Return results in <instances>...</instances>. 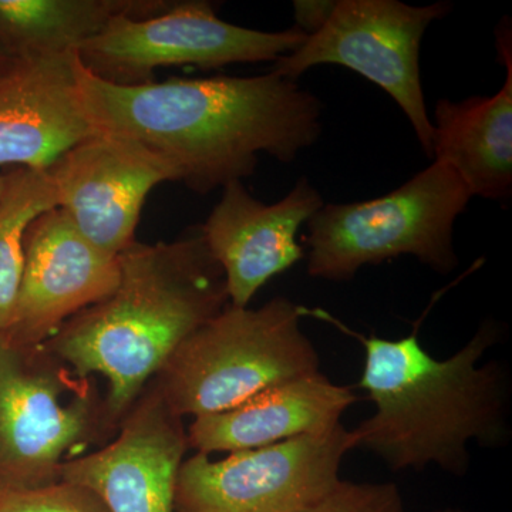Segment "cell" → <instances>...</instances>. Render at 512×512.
<instances>
[{
  "label": "cell",
  "mask_w": 512,
  "mask_h": 512,
  "mask_svg": "<svg viewBox=\"0 0 512 512\" xmlns=\"http://www.w3.org/2000/svg\"><path fill=\"white\" fill-rule=\"evenodd\" d=\"M76 73L94 128L146 148L197 194L251 177L261 154L292 163L322 134L318 97L274 72L119 86L77 57Z\"/></svg>",
  "instance_id": "obj_1"
},
{
  "label": "cell",
  "mask_w": 512,
  "mask_h": 512,
  "mask_svg": "<svg viewBox=\"0 0 512 512\" xmlns=\"http://www.w3.org/2000/svg\"><path fill=\"white\" fill-rule=\"evenodd\" d=\"M301 313L330 323L365 348L357 386L369 393L376 412L352 430L355 448L372 451L392 470L434 464L463 476L470 441L497 446L507 440V375L498 363L480 365L498 339L493 323L441 360L421 346L416 329L390 340L357 333L322 309L301 306Z\"/></svg>",
  "instance_id": "obj_2"
},
{
  "label": "cell",
  "mask_w": 512,
  "mask_h": 512,
  "mask_svg": "<svg viewBox=\"0 0 512 512\" xmlns=\"http://www.w3.org/2000/svg\"><path fill=\"white\" fill-rule=\"evenodd\" d=\"M119 264L114 291L45 343L77 376L107 380L117 429L178 346L229 303L224 271L200 227L173 242L136 241Z\"/></svg>",
  "instance_id": "obj_3"
},
{
  "label": "cell",
  "mask_w": 512,
  "mask_h": 512,
  "mask_svg": "<svg viewBox=\"0 0 512 512\" xmlns=\"http://www.w3.org/2000/svg\"><path fill=\"white\" fill-rule=\"evenodd\" d=\"M301 319V305L284 296L258 309L228 303L178 346L151 383L174 413L197 419L318 373V352Z\"/></svg>",
  "instance_id": "obj_4"
},
{
  "label": "cell",
  "mask_w": 512,
  "mask_h": 512,
  "mask_svg": "<svg viewBox=\"0 0 512 512\" xmlns=\"http://www.w3.org/2000/svg\"><path fill=\"white\" fill-rule=\"evenodd\" d=\"M473 195L440 161L375 200L325 204L306 222L308 274L349 282L366 265L412 255L439 274L458 264L454 224Z\"/></svg>",
  "instance_id": "obj_5"
},
{
  "label": "cell",
  "mask_w": 512,
  "mask_h": 512,
  "mask_svg": "<svg viewBox=\"0 0 512 512\" xmlns=\"http://www.w3.org/2000/svg\"><path fill=\"white\" fill-rule=\"evenodd\" d=\"M116 431L93 377L0 333V490L57 483L66 461Z\"/></svg>",
  "instance_id": "obj_6"
},
{
  "label": "cell",
  "mask_w": 512,
  "mask_h": 512,
  "mask_svg": "<svg viewBox=\"0 0 512 512\" xmlns=\"http://www.w3.org/2000/svg\"><path fill=\"white\" fill-rule=\"evenodd\" d=\"M306 33L293 28L265 32L218 18L207 0H174L148 18L119 16L80 47L87 72L119 86L154 82L160 67L220 69L229 64L276 62L295 52Z\"/></svg>",
  "instance_id": "obj_7"
},
{
  "label": "cell",
  "mask_w": 512,
  "mask_h": 512,
  "mask_svg": "<svg viewBox=\"0 0 512 512\" xmlns=\"http://www.w3.org/2000/svg\"><path fill=\"white\" fill-rule=\"evenodd\" d=\"M450 2L412 6L399 0H338L325 25L271 72L296 80L320 64H338L383 89L406 114L421 148L433 158V124L420 77V46L431 23L450 13Z\"/></svg>",
  "instance_id": "obj_8"
},
{
  "label": "cell",
  "mask_w": 512,
  "mask_h": 512,
  "mask_svg": "<svg viewBox=\"0 0 512 512\" xmlns=\"http://www.w3.org/2000/svg\"><path fill=\"white\" fill-rule=\"evenodd\" d=\"M353 448L352 431L340 424L222 460L195 453L178 470L175 512H303L336 487Z\"/></svg>",
  "instance_id": "obj_9"
},
{
  "label": "cell",
  "mask_w": 512,
  "mask_h": 512,
  "mask_svg": "<svg viewBox=\"0 0 512 512\" xmlns=\"http://www.w3.org/2000/svg\"><path fill=\"white\" fill-rule=\"evenodd\" d=\"M62 210L86 241L117 258L136 242L148 194L174 183L167 164L128 138L94 134L47 168Z\"/></svg>",
  "instance_id": "obj_10"
},
{
  "label": "cell",
  "mask_w": 512,
  "mask_h": 512,
  "mask_svg": "<svg viewBox=\"0 0 512 512\" xmlns=\"http://www.w3.org/2000/svg\"><path fill=\"white\" fill-rule=\"evenodd\" d=\"M188 448L183 417L150 383L114 440L66 461L60 481L86 488L109 512H175V484Z\"/></svg>",
  "instance_id": "obj_11"
},
{
  "label": "cell",
  "mask_w": 512,
  "mask_h": 512,
  "mask_svg": "<svg viewBox=\"0 0 512 512\" xmlns=\"http://www.w3.org/2000/svg\"><path fill=\"white\" fill-rule=\"evenodd\" d=\"M119 279V256L94 248L53 208L26 232L22 282L5 335L22 346L45 345L67 320L110 295Z\"/></svg>",
  "instance_id": "obj_12"
},
{
  "label": "cell",
  "mask_w": 512,
  "mask_h": 512,
  "mask_svg": "<svg viewBox=\"0 0 512 512\" xmlns=\"http://www.w3.org/2000/svg\"><path fill=\"white\" fill-rule=\"evenodd\" d=\"M323 205L306 177L275 204L256 200L242 181L222 188L220 202L200 229L224 271L232 306L248 308L262 286L301 261L305 252L296 235Z\"/></svg>",
  "instance_id": "obj_13"
},
{
  "label": "cell",
  "mask_w": 512,
  "mask_h": 512,
  "mask_svg": "<svg viewBox=\"0 0 512 512\" xmlns=\"http://www.w3.org/2000/svg\"><path fill=\"white\" fill-rule=\"evenodd\" d=\"M77 53L15 60L0 77V167L47 170L99 131L84 110Z\"/></svg>",
  "instance_id": "obj_14"
},
{
  "label": "cell",
  "mask_w": 512,
  "mask_h": 512,
  "mask_svg": "<svg viewBox=\"0 0 512 512\" xmlns=\"http://www.w3.org/2000/svg\"><path fill=\"white\" fill-rule=\"evenodd\" d=\"M355 402L352 387L313 373L266 389L225 412L197 417L187 430L188 447L207 456L231 454L328 433L340 426V417Z\"/></svg>",
  "instance_id": "obj_15"
},
{
  "label": "cell",
  "mask_w": 512,
  "mask_h": 512,
  "mask_svg": "<svg viewBox=\"0 0 512 512\" xmlns=\"http://www.w3.org/2000/svg\"><path fill=\"white\" fill-rule=\"evenodd\" d=\"M511 28H498L497 50L507 67L500 92L456 103L440 99L434 109L433 160L453 168L473 197L504 201L512 192Z\"/></svg>",
  "instance_id": "obj_16"
},
{
  "label": "cell",
  "mask_w": 512,
  "mask_h": 512,
  "mask_svg": "<svg viewBox=\"0 0 512 512\" xmlns=\"http://www.w3.org/2000/svg\"><path fill=\"white\" fill-rule=\"evenodd\" d=\"M174 0H0V50L12 60L74 55L119 16L148 18Z\"/></svg>",
  "instance_id": "obj_17"
},
{
  "label": "cell",
  "mask_w": 512,
  "mask_h": 512,
  "mask_svg": "<svg viewBox=\"0 0 512 512\" xmlns=\"http://www.w3.org/2000/svg\"><path fill=\"white\" fill-rule=\"evenodd\" d=\"M57 208L55 184L46 170L16 168L0 198V333L8 332L18 301L26 232L36 218Z\"/></svg>",
  "instance_id": "obj_18"
},
{
  "label": "cell",
  "mask_w": 512,
  "mask_h": 512,
  "mask_svg": "<svg viewBox=\"0 0 512 512\" xmlns=\"http://www.w3.org/2000/svg\"><path fill=\"white\" fill-rule=\"evenodd\" d=\"M0 512H109L86 488L64 481L45 487L0 490Z\"/></svg>",
  "instance_id": "obj_19"
},
{
  "label": "cell",
  "mask_w": 512,
  "mask_h": 512,
  "mask_svg": "<svg viewBox=\"0 0 512 512\" xmlns=\"http://www.w3.org/2000/svg\"><path fill=\"white\" fill-rule=\"evenodd\" d=\"M303 512H406L393 483H352L340 480L318 503Z\"/></svg>",
  "instance_id": "obj_20"
},
{
  "label": "cell",
  "mask_w": 512,
  "mask_h": 512,
  "mask_svg": "<svg viewBox=\"0 0 512 512\" xmlns=\"http://www.w3.org/2000/svg\"><path fill=\"white\" fill-rule=\"evenodd\" d=\"M336 2H305V0H296L293 2L295 9V28L301 29L303 33L311 36L318 32L326 20L329 19L330 13L335 8Z\"/></svg>",
  "instance_id": "obj_21"
},
{
  "label": "cell",
  "mask_w": 512,
  "mask_h": 512,
  "mask_svg": "<svg viewBox=\"0 0 512 512\" xmlns=\"http://www.w3.org/2000/svg\"><path fill=\"white\" fill-rule=\"evenodd\" d=\"M6 188V177H2L0 175V198H2L3 192H5Z\"/></svg>",
  "instance_id": "obj_22"
},
{
  "label": "cell",
  "mask_w": 512,
  "mask_h": 512,
  "mask_svg": "<svg viewBox=\"0 0 512 512\" xmlns=\"http://www.w3.org/2000/svg\"><path fill=\"white\" fill-rule=\"evenodd\" d=\"M437 512H466V511L454 510V508H447V510H441V511H437Z\"/></svg>",
  "instance_id": "obj_23"
}]
</instances>
